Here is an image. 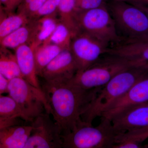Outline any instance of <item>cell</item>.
Returning a JSON list of instances; mask_svg holds the SVG:
<instances>
[{"mask_svg": "<svg viewBox=\"0 0 148 148\" xmlns=\"http://www.w3.org/2000/svg\"><path fill=\"white\" fill-rule=\"evenodd\" d=\"M99 59L87 69L77 72L72 81L86 89L103 87L121 72L135 67H142V64L127 58L108 55Z\"/></svg>", "mask_w": 148, "mask_h": 148, "instance_id": "obj_5", "label": "cell"}, {"mask_svg": "<svg viewBox=\"0 0 148 148\" xmlns=\"http://www.w3.org/2000/svg\"><path fill=\"white\" fill-rule=\"evenodd\" d=\"M147 73V69L135 67L117 74L99 90L82 115V120L92 124L95 118L102 116L135 83Z\"/></svg>", "mask_w": 148, "mask_h": 148, "instance_id": "obj_2", "label": "cell"}, {"mask_svg": "<svg viewBox=\"0 0 148 148\" xmlns=\"http://www.w3.org/2000/svg\"><path fill=\"white\" fill-rule=\"evenodd\" d=\"M0 116L18 118L29 122L21 108L9 95H0Z\"/></svg>", "mask_w": 148, "mask_h": 148, "instance_id": "obj_23", "label": "cell"}, {"mask_svg": "<svg viewBox=\"0 0 148 148\" xmlns=\"http://www.w3.org/2000/svg\"><path fill=\"white\" fill-rule=\"evenodd\" d=\"M15 55L22 77L29 84L42 89L38 79L34 48L29 44H25L16 48Z\"/></svg>", "mask_w": 148, "mask_h": 148, "instance_id": "obj_14", "label": "cell"}, {"mask_svg": "<svg viewBox=\"0 0 148 148\" xmlns=\"http://www.w3.org/2000/svg\"><path fill=\"white\" fill-rule=\"evenodd\" d=\"M47 0H23L17 8V12L25 14L32 19Z\"/></svg>", "mask_w": 148, "mask_h": 148, "instance_id": "obj_24", "label": "cell"}, {"mask_svg": "<svg viewBox=\"0 0 148 148\" xmlns=\"http://www.w3.org/2000/svg\"><path fill=\"white\" fill-rule=\"evenodd\" d=\"M143 1H145L147 3H148V0H143Z\"/></svg>", "mask_w": 148, "mask_h": 148, "instance_id": "obj_36", "label": "cell"}, {"mask_svg": "<svg viewBox=\"0 0 148 148\" xmlns=\"http://www.w3.org/2000/svg\"><path fill=\"white\" fill-rule=\"evenodd\" d=\"M35 19H31L5 37L0 45V47L15 50L17 48L32 42L34 32Z\"/></svg>", "mask_w": 148, "mask_h": 148, "instance_id": "obj_16", "label": "cell"}, {"mask_svg": "<svg viewBox=\"0 0 148 148\" xmlns=\"http://www.w3.org/2000/svg\"><path fill=\"white\" fill-rule=\"evenodd\" d=\"M75 20L79 32L94 37L109 47L122 42L113 18L104 5L98 8L77 11Z\"/></svg>", "mask_w": 148, "mask_h": 148, "instance_id": "obj_6", "label": "cell"}, {"mask_svg": "<svg viewBox=\"0 0 148 148\" xmlns=\"http://www.w3.org/2000/svg\"><path fill=\"white\" fill-rule=\"evenodd\" d=\"M35 19L34 37L30 45L34 49L43 43L52 34L59 19L58 14L42 16Z\"/></svg>", "mask_w": 148, "mask_h": 148, "instance_id": "obj_17", "label": "cell"}, {"mask_svg": "<svg viewBox=\"0 0 148 148\" xmlns=\"http://www.w3.org/2000/svg\"><path fill=\"white\" fill-rule=\"evenodd\" d=\"M76 13V0H60L57 11L59 20L76 35L79 31L75 20Z\"/></svg>", "mask_w": 148, "mask_h": 148, "instance_id": "obj_20", "label": "cell"}, {"mask_svg": "<svg viewBox=\"0 0 148 148\" xmlns=\"http://www.w3.org/2000/svg\"><path fill=\"white\" fill-rule=\"evenodd\" d=\"M143 148H148V144H147V145L143 146Z\"/></svg>", "mask_w": 148, "mask_h": 148, "instance_id": "obj_35", "label": "cell"}, {"mask_svg": "<svg viewBox=\"0 0 148 148\" xmlns=\"http://www.w3.org/2000/svg\"><path fill=\"white\" fill-rule=\"evenodd\" d=\"M32 125H11L0 130L1 148H24L32 133Z\"/></svg>", "mask_w": 148, "mask_h": 148, "instance_id": "obj_15", "label": "cell"}, {"mask_svg": "<svg viewBox=\"0 0 148 148\" xmlns=\"http://www.w3.org/2000/svg\"><path fill=\"white\" fill-rule=\"evenodd\" d=\"M112 1L125 3L132 2L135 3V4H136L140 3V2L143 0H112Z\"/></svg>", "mask_w": 148, "mask_h": 148, "instance_id": "obj_31", "label": "cell"}, {"mask_svg": "<svg viewBox=\"0 0 148 148\" xmlns=\"http://www.w3.org/2000/svg\"><path fill=\"white\" fill-rule=\"evenodd\" d=\"M2 93H3V92H2L1 90H0V95H1V94H2Z\"/></svg>", "mask_w": 148, "mask_h": 148, "instance_id": "obj_37", "label": "cell"}, {"mask_svg": "<svg viewBox=\"0 0 148 148\" xmlns=\"http://www.w3.org/2000/svg\"><path fill=\"white\" fill-rule=\"evenodd\" d=\"M31 20L25 14L19 12L9 14L3 16L0 20V45L10 33Z\"/></svg>", "mask_w": 148, "mask_h": 148, "instance_id": "obj_21", "label": "cell"}, {"mask_svg": "<svg viewBox=\"0 0 148 148\" xmlns=\"http://www.w3.org/2000/svg\"><path fill=\"white\" fill-rule=\"evenodd\" d=\"M142 68L148 70V63H147V64H145V65L142 67Z\"/></svg>", "mask_w": 148, "mask_h": 148, "instance_id": "obj_34", "label": "cell"}, {"mask_svg": "<svg viewBox=\"0 0 148 148\" xmlns=\"http://www.w3.org/2000/svg\"><path fill=\"white\" fill-rule=\"evenodd\" d=\"M64 49L59 46L44 43L34 49V55L37 74L40 76L43 70Z\"/></svg>", "mask_w": 148, "mask_h": 148, "instance_id": "obj_18", "label": "cell"}, {"mask_svg": "<svg viewBox=\"0 0 148 148\" xmlns=\"http://www.w3.org/2000/svg\"><path fill=\"white\" fill-rule=\"evenodd\" d=\"M108 48L90 35L78 32L72 39L70 45V50L77 66V71L85 70L95 63L101 56L107 53Z\"/></svg>", "mask_w": 148, "mask_h": 148, "instance_id": "obj_9", "label": "cell"}, {"mask_svg": "<svg viewBox=\"0 0 148 148\" xmlns=\"http://www.w3.org/2000/svg\"><path fill=\"white\" fill-rule=\"evenodd\" d=\"M8 92L21 108L31 122L44 113L50 114V109L42 89L29 84L22 77L9 80Z\"/></svg>", "mask_w": 148, "mask_h": 148, "instance_id": "obj_7", "label": "cell"}, {"mask_svg": "<svg viewBox=\"0 0 148 148\" xmlns=\"http://www.w3.org/2000/svg\"><path fill=\"white\" fill-rule=\"evenodd\" d=\"M111 120L117 134L148 132V103L126 110Z\"/></svg>", "mask_w": 148, "mask_h": 148, "instance_id": "obj_10", "label": "cell"}, {"mask_svg": "<svg viewBox=\"0 0 148 148\" xmlns=\"http://www.w3.org/2000/svg\"><path fill=\"white\" fill-rule=\"evenodd\" d=\"M60 1V0H47L43 5L38 11L32 19H36L42 16L57 14Z\"/></svg>", "mask_w": 148, "mask_h": 148, "instance_id": "obj_25", "label": "cell"}, {"mask_svg": "<svg viewBox=\"0 0 148 148\" xmlns=\"http://www.w3.org/2000/svg\"><path fill=\"white\" fill-rule=\"evenodd\" d=\"M9 80L0 73V90L4 92H8Z\"/></svg>", "mask_w": 148, "mask_h": 148, "instance_id": "obj_29", "label": "cell"}, {"mask_svg": "<svg viewBox=\"0 0 148 148\" xmlns=\"http://www.w3.org/2000/svg\"><path fill=\"white\" fill-rule=\"evenodd\" d=\"M117 135L108 119L101 117L96 126L82 120L71 132L62 135V148H112Z\"/></svg>", "mask_w": 148, "mask_h": 148, "instance_id": "obj_3", "label": "cell"}, {"mask_svg": "<svg viewBox=\"0 0 148 148\" xmlns=\"http://www.w3.org/2000/svg\"><path fill=\"white\" fill-rule=\"evenodd\" d=\"M10 0H0V5L3 6L5 9L8 5Z\"/></svg>", "mask_w": 148, "mask_h": 148, "instance_id": "obj_32", "label": "cell"}, {"mask_svg": "<svg viewBox=\"0 0 148 148\" xmlns=\"http://www.w3.org/2000/svg\"><path fill=\"white\" fill-rule=\"evenodd\" d=\"M106 54L137 61L143 67L148 63V40L121 42L109 47Z\"/></svg>", "mask_w": 148, "mask_h": 148, "instance_id": "obj_13", "label": "cell"}, {"mask_svg": "<svg viewBox=\"0 0 148 148\" xmlns=\"http://www.w3.org/2000/svg\"><path fill=\"white\" fill-rule=\"evenodd\" d=\"M0 73L8 80L14 78L22 77L15 53L9 49L0 47Z\"/></svg>", "mask_w": 148, "mask_h": 148, "instance_id": "obj_19", "label": "cell"}, {"mask_svg": "<svg viewBox=\"0 0 148 148\" xmlns=\"http://www.w3.org/2000/svg\"><path fill=\"white\" fill-rule=\"evenodd\" d=\"M148 103V73L142 77L124 95L103 114V117L111 120L128 109Z\"/></svg>", "mask_w": 148, "mask_h": 148, "instance_id": "obj_11", "label": "cell"}, {"mask_svg": "<svg viewBox=\"0 0 148 148\" xmlns=\"http://www.w3.org/2000/svg\"><path fill=\"white\" fill-rule=\"evenodd\" d=\"M78 71L77 66L70 49H64L46 66L40 77L45 81L69 80Z\"/></svg>", "mask_w": 148, "mask_h": 148, "instance_id": "obj_12", "label": "cell"}, {"mask_svg": "<svg viewBox=\"0 0 148 148\" xmlns=\"http://www.w3.org/2000/svg\"><path fill=\"white\" fill-rule=\"evenodd\" d=\"M32 133L24 148H61L62 132L50 114L45 112L31 122Z\"/></svg>", "mask_w": 148, "mask_h": 148, "instance_id": "obj_8", "label": "cell"}, {"mask_svg": "<svg viewBox=\"0 0 148 148\" xmlns=\"http://www.w3.org/2000/svg\"><path fill=\"white\" fill-rule=\"evenodd\" d=\"M4 10H5L3 7L2 5H0V20L4 16H5L4 14Z\"/></svg>", "mask_w": 148, "mask_h": 148, "instance_id": "obj_33", "label": "cell"}, {"mask_svg": "<svg viewBox=\"0 0 148 148\" xmlns=\"http://www.w3.org/2000/svg\"><path fill=\"white\" fill-rule=\"evenodd\" d=\"M18 118L0 116V130L11 125L18 124Z\"/></svg>", "mask_w": 148, "mask_h": 148, "instance_id": "obj_27", "label": "cell"}, {"mask_svg": "<svg viewBox=\"0 0 148 148\" xmlns=\"http://www.w3.org/2000/svg\"><path fill=\"white\" fill-rule=\"evenodd\" d=\"M107 7L121 42L148 40V17L142 10L127 3L112 0Z\"/></svg>", "mask_w": 148, "mask_h": 148, "instance_id": "obj_4", "label": "cell"}, {"mask_svg": "<svg viewBox=\"0 0 148 148\" xmlns=\"http://www.w3.org/2000/svg\"><path fill=\"white\" fill-rule=\"evenodd\" d=\"M75 35L67 25L59 20L52 34L44 43H50L64 49H70L72 39Z\"/></svg>", "mask_w": 148, "mask_h": 148, "instance_id": "obj_22", "label": "cell"}, {"mask_svg": "<svg viewBox=\"0 0 148 148\" xmlns=\"http://www.w3.org/2000/svg\"><path fill=\"white\" fill-rule=\"evenodd\" d=\"M22 1L23 0H10L8 5L4 9L5 12L8 14L13 13Z\"/></svg>", "mask_w": 148, "mask_h": 148, "instance_id": "obj_28", "label": "cell"}, {"mask_svg": "<svg viewBox=\"0 0 148 148\" xmlns=\"http://www.w3.org/2000/svg\"><path fill=\"white\" fill-rule=\"evenodd\" d=\"M0 148H1V143H0Z\"/></svg>", "mask_w": 148, "mask_h": 148, "instance_id": "obj_38", "label": "cell"}, {"mask_svg": "<svg viewBox=\"0 0 148 148\" xmlns=\"http://www.w3.org/2000/svg\"><path fill=\"white\" fill-rule=\"evenodd\" d=\"M86 89L69 80L45 81L42 89L50 109V115L62 135L73 130L101 88Z\"/></svg>", "mask_w": 148, "mask_h": 148, "instance_id": "obj_1", "label": "cell"}, {"mask_svg": "<svg viewBox=\"0 0 148 148\" xmlns=\"http://www.w3.org/2000/svg\"><path fill=\"white\" fill-rule=\"evenodd\" d=\"M136 6L138 7V8H140V9L143 11L145 13L147 14L148 17V7H146L145 6L143 5V4L140 3L136 4L135 5Z\"/></svg>", "mask_w": 148, "mask_h": 148, "instance_id": "obj_30", "label": "cell"}, {"mask_svg": "<svg viewBox=\"0 0 148 148\" xmlns=\"http://www.w3.org/2000/svg\"><path fill=\"white\" fill-rule=\"evenodd\" d=\"M108 0H76V12L89 10L104 5Z\"/></svg>", "mask_w": 148, "mask_h": 148, "instance_id": "obj_26", "label": "cell"}]
</instances>
